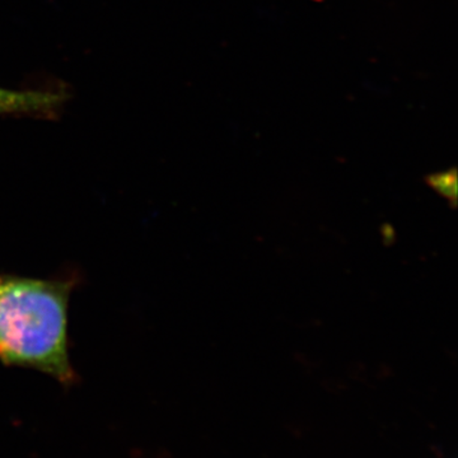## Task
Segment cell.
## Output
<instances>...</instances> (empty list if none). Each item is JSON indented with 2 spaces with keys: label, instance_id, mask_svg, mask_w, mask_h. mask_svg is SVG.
I'll return each instance as SVG.
<instances>
[{
  "label": "cell",
  "instance_id": "cell-1",
  "mask_svg": "<svg viewBox=\"0 0 458 458\" xmlns=\"http://www.w3.org/2000/svg\"><path fill=\"white\" fill-rule=\"evenodd\" d=\"M78 278L0 273V363L38 370L59 384L78 377L71 360L69 304Z\"/></svg>",
  "mask_w": 458,
  "mask_h": 458
},
{
  "label": "cell",
  "instance_id": "cell-2",
  "mask_svg": "<svg viewBox=\"0 0 458 458\" xmlns=\"http://www.w3.org/2000/svg\"><path fill=\"white\" fill-rule=\"evenodd\" d=\"M64 93L54 90H14L0 87V116L51 117L65 104Z\"/></svg>",
  "mask_w": 458,
  "mask_h": 458
},
{
  "label": "cell",
  "instance_id": "cell-3",
  "mask_svg": "<svg viewBox=\"0 0 458 458\" xmlns=\"http://www.w3.org/2000/svg\"><path fill=\"white\" fill-rule=\"evenodd\" d=\"M456 170L439 172V174H430L428 177L429 185L436 189L438 194L450 199L452 203L456 201Z\"/></svg>",
  "mask_w": 458,
  "mask_h": 458
}]
</instances>
